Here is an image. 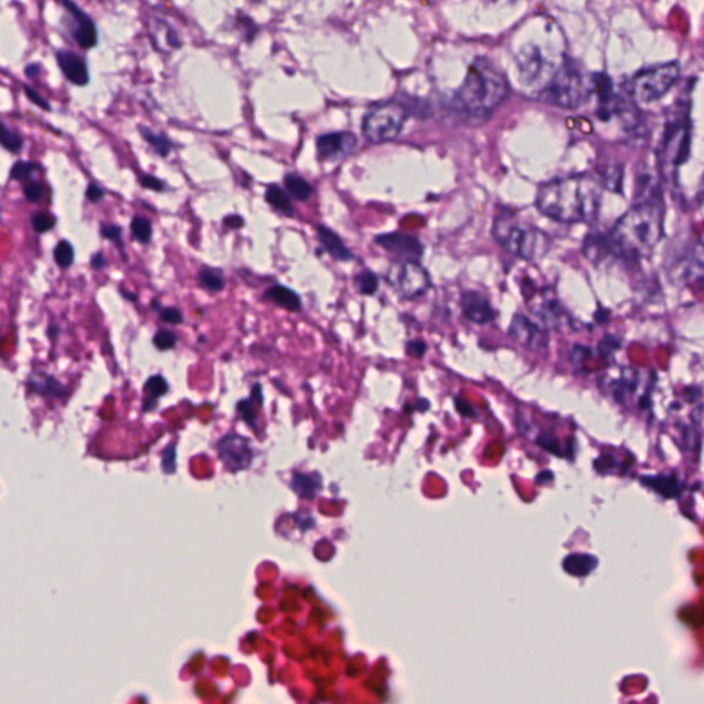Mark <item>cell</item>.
<instances>
[{
	"label": "cell",
	"mask_w": 704,
	"mask_h": 704,
	"mask_svg": "<svg viewBox=\"0 0 704 704\" xmlns=\"http://www.w3.org/2000/svg\"><path fill=\"white\" fill-rule=\"evenodd\" d=\"M603 183L592 175H575L544 183L537 194V207L561 223H589L600 211Z\"/></svg>",
	"instance_id": "cell-1"
},
{
	"label": "cell",
	"mask_w": 704,
	"mask_h": 704,
	"mask_svg": "<svg viewBox=\"0 0 704 704\" xmlns=\"http://www.w3.org/2000/svg\"><path fill=\"white\" fill-rule=\"evenodd\" d=\"M663 226L664 204L656 189L639 198L608 234L612 255L627 260L649 256L663 237Z\"/></svg>",
	"instance_id": "cell-2"
},
{
	"label": "cell",
	"mask_w": 704,
	"mask_h": 704,
	"mask_svg": "<svg viewBox=\"0 0 704 704\" xmlns=\"http://www.w3.org/2000/svg\"><path fill=\"white\" fill-rule=\"evenodd\" d=\"M520 81L524 89L540 98L551 78L567 61L563 32L547 21L542 37H530L515 51Z\"/></svg>",
	"instance_id": "cell-3"
},
{
	"label": "cell",
	"mask_w": 704,
	"mask_h": 704,
	"mask_svg": "<svg viewBox=\"0 0 704 704\" xmlns=\"http://www.w3.org/2000/svg\"><path fill=\"white\" fill-rule=\"evenodd\" d=\"M504 72L488 58H476L456 94L461 110L473 117H488L509 95Z\"/></svg>",
	"instance_id": "cell-4"
},
{
	"label": "cell",
	"mask_w": 704,
	"mask_h": 704,
	"mask_svg": "<svg viewBox=\"0 0 704 704\" xmlns=\"http://www.w3.org/2000/svg\"><path fill=\"white\" fill-rule=\"evenodd\" d=\"M492 235L505 250L526 260L544 257L550 248V238L544 232L519 223L512 216H498L492 225Z\"/></svg>",
	"instance_id": "cell-5"
},
{
	"label": "cell",
	"mask_w": 704,
	"mask_h": 704,
	"mask_svg": "<svg viewBox=\"0 0 704 704\" xmlns=\"http://www.w3.org/2000/svg\"><path fill=\"white\" fill-rule=\"evenodd\" d=\"M593 92V78H586L582 71L567 58L540 95V99L558 108L575 109L585 105Z\"/></svg>",
	"instance_id": "cell-6"
},
{
	"label": "cell",
	"mask_w": 704,
	"mask_h": 704,
	"mask_svg": "<svg viewBox=\"0 0 704 704\" xmlns=\"http://www.w3.org/2000/svg\"><path fill=\"white\" fill-rule=\"evenodd\" d=\"M681 68L678 62H667L641 69L627 84L630 96L638 102H653L666 95L678 81Z\"/></svg>",
	"instance_id": "cell-7"
},
{
	"label": "cell",
	"mask_w": 704,
	"mask_h": 704,
	"mask_svg": "<svg viewBox=\"0 0 704 704\" xmlns=\"http://www.w3.org/2000/svg\"><path fill=\"white\" fill-rule=\"evenodd\" d=\"M407 120V109L399 102H386L375 106L363 119L362 132L373 144L395 139Z\"/></svg>",
	"instance_id": "cell-8"
},
{
	"label": "cell",
	"mask_w": 704,
	"mask_h": 704,
	"mask_svg": "<svg viewBox=\"0 0 704 704\" xmlns=\"http://www.w3.org/2000/svg\"><path fill=\"white\" fill-rule=\"evenodd\" d=\"M689 106L681 103L678 112H676L667 121L664 135L660 144V158L669 166L682 165L691 153V123H689Z\"/></svg>",
	"instance_id": "cell-9"
},
{
	"label": "cell",
	"mask_w": 704,
	"mask_h": 704,
	"mask_svg": "<svg viewBox=\"0 0 704 704\" xmlns=\"http://www.w3.org/2000/svg\"><path fill=\"white\" fill-rule=\"evenodd\" d=\"M387 280L395 292L403 299H415L424 295L431 286L428 271L417 261L411 260L393 264L387 274Z\"/></svg>",
	"instance_id": "cell-10"
},
{
	"label": "cell",
	"mask_w": 704,
	"mask_h": 704,
	"mask_svg": "<svg viewBox=\"0 0 704 704\" xmlns=\"http://www.w3.org/2000/svg\"><path fill=\"white\" fill-rule=\"evenodd\" d=\"M218 454L223 465L232 472L248 470L253 460L249 440L234 432L227 433L218 442Z\"/></svg>",
	"instance_id": "cell-11"
},
{
	"label": "cell",
	"mask_w": 704,
	"mask_h": 704,
	"mask_svg": "<svg viewBox=\"0 0 704 704\" xmlns=\"http://www.w3.org/2000/svg\"><path fill=\"white\" fill-rule=\"evenodd\" d=\"M704 274V249L699 245L687 248L671 264L670 280L674 284L685 285L696 281Z\"/></svg>",
	"instance_id": "cell-12"
},
{
	"label": "cell",
	"mask_w": 704,
	"mask_h": 704,
	"mask_svg": "<svg viewBox=\"0 0 704 704\" xmlns=\"http://www.w3.org/2000/svg\"><path fill=\"white\" fill-rule=\"evenodd\" d=\"M509 336L517 344L535 352H544L548 347V336L545 329L522 314L513 316L509 326Z\"/></svg>",
	"instance_id": "cell-13"
},
{
	"label": "cell",
	"mask_w": 704,
	"mask_h": 704,
	"mask_svg": "<svg viewBox=\"0 0 704 704\" xmlns=\"http://www.w3.org/2000/svg\"><path fill=\"white\" fill-rule=\"evenodd\" d=\"M358 145V139L351 132H330L316 139V151L322 160H337L348 156Z\"/></svg>",
	"instance_id": "cell-14"
},
{
	"label": "cell",
	"mask_w": 704,
	"mask_h": 704,
	"mask_svg": "<svg viewBox=\"0 0 704 704\" xmlns=\"http://www.w3.org/2000/svg\"><path fill=\"white\" fill-rule=\"evenodd\" d=\"M62 6L67 8V11H69V14L75 19L72 36L80 44V47L85 50L95 47L98 43V32L92 18L74 1L65 0L62 1Z\"/></svg>",
	"instance_id": "cell-15"
},
{
	"label": "cell",
	"mask_w": 704,
	"mask_h": 704,
	"mask_svg": "<svg viewBox=\"0 0 704 704\" xmlns=\"http://www.w3.org/2000/svg\"><path fill=\"white\" fill-rule=\"evenodd\" d=\"M377 243L391 253L406 257L407 260L414 261V259H420L424 252V246L420 239L414 235L403 234V233H388V234L377 237Z\"/></svg>",
	"instance_id": "cell-16"
},
{
	"label": "cell",
	"mask_w": 704,
	"mask_h": 704,
	"mask_svg": "<svg viewBox=\"0 0 704 704\" xmlns=\"http://www.w3.org/2000/svg\"><path fill=\"white\" fill-rule=\"evenodd\" d=\"M461 309L464 316L470 322L483 325L488 323L494 319L495 313L488 302V299L476 291H468L461 298Z\"/></svg>",
	"instance_id": "cell-17"
},
{
	"label": "cell",
	"mask_w": 704,
	"mask_h": 704,
	"mask_svg": "<svg viewBox=\"0 0 704 704\" xmlns=\"http://www.w3.org/2000/svg\"><path fill=\"white\" fill-rule=\"evenodd\" d=\"M641 483L663 498H678L684 491V483L676 474L641 476Z\"/></svg>",
	"instance_id": "cell-18"
},
{
	"label": "cell",
	"mask_w": 704,
	"mask_h": 704,
	"mask_svg": "<svg viewBox=\"0 0 704 704\" xmlns=\"http://www.w3.org/2000/svg\"><path fill=\"white\" fill-rule=\"evenodd\" d=\"M531 311L537 316L541 318V320L547 326H557L563 318V307L557 302L556 298L548 296L547 292H542L540 295L533 296V302L530 304Z\"/></svg>",
	"instance_id": "cell-19"
},
{
	"label": "cell",
	"mask_w": 704,
	"mask_h": 704,
	"mask_svg": "<svg viewBox=\"0 0 704 704\" xmlns=\"http://www.w3.org/2000/svg\"><path fill=\"white\" fill-rule=\"evenodd\" d=\"M58 64L65 74V76L69 78L76 85H85L89 81L88 69L85 65V61L72 51H58L57 54Z\"/></svg>",
	"instance_id": "cell-20"
},
{
	"label": "cell",
	"mask_w": 704,
	"mask_h": 704,
	"mask_svg": "<svg viewBox=\"0 0 704 704\" xmlns=\"http://www.w3.org/2000/svg\"><path fill=\"white\" fill-rule=\"evenodd\" d=\"M31 391L46 399H64L67 396L65 387L53 376L44 372H35L29 379Z\"/></svg>",
	"instance_id": "cell-21"
},
{
	"label": "cell",
	"mask_w": 704,
	"mask_h": 704,
	"mask_svg": "<svg viewBox=\"0 0 704 704\" xmlns=\"http://www.w3.org/2000/svg\"><path fill=\"white\" fill-rule=\"evenodd\" d=\"M597 564H599L597 557H594L592 554L572 553L564 558L563 568L567 574H569L572 576L583 578V576H587L593 569H596Z\"/></svg>",
	"instance_id": "cell-22"
},
{
	"label": "cell",
	"mask_w": 704,
	"mask_h": 704,
	"mask_svg": "<svg viewBox=\"0 0 704 704\" xmlns=\"http://www.w3.org/2000/svg\"><path fill=\"white\" fill-rule=\"evenodd\" d=\"M316 232H318V238H319L322 246L334 259L343 260V261L352 259L351 250L343 243L341 238L336 234L333 230H330L329 227H325V226H318Z\"/></svg>",
	"instance_id": "cell-23"
},
{
	"label": "cell",
	"mask_w": 704,
	"mask_h": 704,
	"mask_svg": "<svg viewBox=\"0 0 704 704\" xmlns=\"http://www.w3.org/2000/svg\"><path fill=\"white\" fill-rule=\"evenodd\" d=\"M291 486L299 497L313 499L322 488V477L319 473L295 472Z\"/></svg>",
	"instance_id": "cell-24"
},
{
	"label": "cell",
	"mask_w": 704,
	"mask_h": 704,
	"mask_svg": "<svg viewBox=\"0 0 704 704\" xmlns=\"http://www.w3.org/2000/svg\"><path fill=\"white\" fill-rule=\"evenodd\" d=\"M264 298L289 311H299L302 309V300L299 295L282 285H274L268 288Z\"/></svg>",
	"instance_id": "cell-25"
},
{
	"label": "cell",
	"mask_w": 704,
	"mask_h": 704,
	"mask_svg": "<svg viewBox=\"0 0 704 704\" xmlns=\"http://www.w3.org/2000/svg\"><path fill=\"white\" fill-rule=\"evenodd\" d=\"M583 253L593 263H599L604 260L607 256L612 255L608 235H587L583 243Z\"/></svg>",
	"instance_id": "cell-26"
},
{
	"label": "cell",
	"mask_w": 704,
	"mask_h": 704,
	"mask_svg": "<svg viewBox=\"0 0 704 704\" xmlns=\"http://www.w3.org/2000/svg\"><path fill=\"white\" fill-rule=\"evenodd\" d=\"M263 402V396H261V392H260V386L256 384L255 386V391L252 392V396L250 399H246V400H241L237 406L238 409V414L239 417L248 424L249 428L257 431V410H256V404H261Z\"/></svg>",
	"instance_id": "cell-27"
},
{
	"label": "cell",
	"mask_w": 704,
	"mask_h": 704,
	"mask_svg": "<svg viewBox=\"0 0 704 704\" xmlns=\"http://www.w3.org/2000/svg\"><path fill=\"white\" fill-rule=\"evenodd\" d=\"M266 200L270 205H273L277 211H280L281 214H284L286 216H292L295 214L293 204H292L289 196L286 194L285 190H282L277 184L268 186V189L266 191Z\"/></svg>",
	"instance_id": "cell-28"
},
{
	"label": "cell",
	"mask_w": 704,
	"mask_h": 704,
	"mask_svg": "<svg viewBox=\"0 0 704 704\" xmlns=\"http://www.w3.org/2000/svg\"><path fill=\"white\" fill-rule=\"evenodd\" d=\"M168 392V383L162 376H153L151 377L145 384V402H144V410L149 411L155 409L157 399L161 397Z\"/></svg>",
	"instance_id": "cell-29"
},
{
	"label": "cell",
	"mask_w": 704,
	"mask_h": 704,
	"mask_svg": "<svg viewBox=\"0 0 704 704\" xmlns=\"http://www.w3.org/2000/svg\"><path fill=\"white\" fill-rule=\"evenodd\" d=\"M284 182H285V187L291 193V196L299 201H307L313 196L311 184L299 175L289 173L285 176Z\"/></svg>",
	"instance_id": "cell-30"
},
{
	"label": "cell",
	"mask_w": 704,
	"mask_h": 704,
	"mask_svg": "<svg viewBox=\"0 0 704 704\" xmlns=\"http://www.w3.org/2000/svg\"><path fill=\"white\" fill-rule=\"evenodd\" d=\"M139 131H141L142 137L156 149V152L160 156L165 157L169 155V152L172 149V145H171V142L168 141L166 137L156 134L151 128L144 127V126L139 127Z\"/></svg>",
	"instance_id": "cell-31"
},
{
	"label": "cell",
	"mask_w": 704,
	"mask_h": 704,
	"mask_svg": "<svg viewBox=\"0 0 704 704\" xmlns=\"http://www.w3.org/2000/svg\"><path fill=\"white\" fill-rule=\"evenodd\" d=\"M355 285L362 295H375L379 289V278L370 271H363L355 277Z\"/></svg>",
	"instance_id": "cell-32"
},
{
	"label": "cell",
	"mask_w": 704,
	"mask_h": 704,
	"mask_svg": "<svg viewBox=\"0 0 704 704\" xmlns=\"http://www.w3.org/2000/svg\"><path fill=\"white\" fill-rule=\"evenodd\" d=\"M0 142L3 145L4 149L12 152V153H17L21 151L22 148V144H24V139L19 134L14 132L12 130H10L6 123H1V130H0Z\"/></svg>",
	"instance_id": "cell-33"
},
{
	"label": "cell",
	"mask_w": 704,
	"mask_h": 704,
	"mask_svg": "<svg viewBox=\"0 0 704 704\" xmlns=\"http://www.w3.org/2000/svg\"><path fill=\"white\" fill-rule=\"evenodd\" d=\"M537 443L549 453L554 454V456H558V457H565V456H571L565 449L564 446H561L560 440L550 432H542L538 438H537Z\"/></svg>",
	"instance_id": "cell-34"
},
{
	"label": "cell",
	"mask_w": 704,
	"mask_h": 704,
	"mask_svg": "<svg viewBox=\"0 0 704 704\" xmlns=\"http://www.w3.org/2000/svg\"><path fill=\"white\" fill-rule=\"evenodd\" d=\"M54 259L58 263L60 267L67 268L74 263L75 259V250L69 241L62 239L58 242V245L54 249Z\"/></svg>",
	"instance_id": "cell-35"
},
{
	"label": "cell",
	"mask_w": 704,
	"mask_h": 704,
	"mask_svg": "<svg viewBox=\"0 0 704 704\" xmlns=\"http://www.w3.org/2000/svg\"><path fill=\"white\" fill-rule=\"evenodd\" d=\"M131 232H132L134 238H137L142 243H146L152 238V232H153L152 223L146 218L135 216L131 222Z\"/></svg>",
	"instance_id": "cell-36"
},
{
	"label": "cell",
	"mask_w": 704,
	"mask_h": 704,
	"mask_svg": "<svg viewBox=\"0 0 704 704\" xmlns=\"http://www.w3.org/2000/svg\"><path fill=\"white\" fill-rule=\"evenodd\" d=\"M594 468L597 472L603 473V474H610V473H615L618 472L619 468L622 470H626V465L622 464L619 460L614 458V456H610V454H603L600 456L596 461H594Z\"/></svg>",
	"instance_id": "cell-37"
},
{
	"label": "cell",
	"mask_w": 704,
	"mask_h": 704,
	"mask_svg": "<svg viewBox=\"0 0 704 704\" xmlns=\"http://www.w3.org/2000/svg\"><path fill=\"white\" fill-rule=\"evenodd\" d=\"M198 277H200V282L203 284V286H205L207 289H209L212 292H219L225 288L223 278L211 270H203Z\"/></svg>",
	"instance_id": "cell-38"
},
{
	"label": "cell",
	"mask_w": 704,
	"mask_h": 704,
	"mask_svg": "<svg viewBox=\"0 0 704 704\" xmlns=\"http://www.w3.org/2000/svg\"><path fill=\"white\" fill-rule=\"evenodd\" d=\"M54 225H55V219L46 212H36L32 216V226H33L35 232H37L40 234L51 230L54 227Z\"/></svg>",
	"instance_id": "cell-39"
},
{
	"label": "cell",
	"mask_w": 704,
	"mask_h": 704,
	"mask_svg": "<svg viewBox=\"0 0 704 704\" xmlns=\"http://www.w3.org/2000/svg\"><path fill=\"white\" fill-rule=\"evenodd\" d=\"M36 169H39V164L37 162L17 161L14 164V166L11 168V178L15 179V180H22V179L28 178V175L32 173Z\"/></svg>",
	"instance_id": "cell-40"
},
{
	"label": "cell",
	"mask_w": 704,
	"mask_h": 704,
	"mask_svg": "<svg viewBox=\"0 0 704 704\" xmlns=\"http://www.w3.org/2000/svg\"><path fill=\"white\" fill-rule=\"evenodd\" d=\"M176 340H178L176 334L173 332L165 330V329L158 330L155 336V344H156L157 348L161 351L173 348L176 344Z\"/></svg>",
	"instance_id": "cell-41"
},
{
	"label": "cell",
	"mask_w": 704,
	"mask_h": 704,
	"mask_svg": "<svg viewBox=\"0 0 704 704\" xmlns=\"http://www.w3.org/2000/svg\"><path fill=\"white\" fill-rule=\"evenodd\" d=\"M161 465H162V470H164L166 474H172V473H175V470H176V450H175V443H169V445H168V447L162 452Z\"/></svg>",
	"instance_id": "cell-42"
},
{
	"label": "cell",
	"mask_w": 704,
	"mask_h": 704,
	"mask_svg": "<svg viewBox=\"0 0 704 704\" xmlns=\"http://www.w3.org/2000/svg\"><path fill=\"white\" fill-rule=\"evenodd\" d=\"M24 193H25V197L31 201V203H37L42 200L43 194H44V186L40 183V182H29L25 189H24Z\"/></svg>",
	"instance_id": "cell-43"
},
{
	"label": "cell",
	"mask_w": 704,
	"mask_h": 704,
	"mask_svg": "<svg viewBox=\"0 0 704 704\" xmlns=\"http://www.w3.org/2000/svg\"><path fill=\"white\" fill-rule=\"evenodd\" d=\"M619 348V341L615 338V337H611V336H607L604 337L600 344H599V351L600 354L604 357V358H608L611 357V354L614 351H617Z\"/></svg>",
	"instance_id": "cell-44"
},
{
	"label": "cell",
	"mask_w": 704,
	"mask_h": 704,
	"mask_svg": "<svg viewBox=\"0 0 704 704\" xmlns=\"http://www.w3.org/2000/svg\"><path fill=\"white\" fill-rule=\"evenodd\" d=\"M101 233H102V235H103L105 238L112 239V241H114L117 245H121V246H123V243H121V233H123V230H121V227H120V226L113 225V223L103 225V226H102V229H101Z\"/></svg>",
	"instance_id": "cell-45"
},
{
	"label": "cell",
	"mask_w": 704,
	"mask_h": 704,
	"mask_svg": "<svg viewBox=\"0 0 704 704\" xmlns=\"http://www.w3.org/2000/svg\"><path fill=\"white\" fill-rule=\"evenodd\" d=\"M160 318H161V320H164L166 323H173V325H178L183 320V315L175 307L162 309L160 311Z\"/></svg>",
	"instance_id": "cell-46"
},
{
	"label": "cell",
	"mask_w": 704,
	"mask_h": 704,
	"mask_svg": "<svg viewBox=\"0 0 704 704\" xmlns=\"http://www.w3.org/2000/svg\"><path fill=\"white\" fill-rule=\"evenodd\" d=\"M24 88H25V94L28 95V98L31 99V102H33L35 105H37L39 108H42V109H44V110H47V112L51 109V106H50V103L47 102V99H44L42 95H39V94H37V92H36L32 87H29V85H24Z\"/></svg>",
	"instance_id": "cell-47"
},
{
	"label": "cell",
	"mask_w": 704,
	"mask_h": 704,
	"mask_svg": "<svg viewBox=\"0 0 704 704\" xmlns=\"http://www.w3.org/2000/svg\"><path fill=\"white\" fill-rule=\"evenodd\" d=\"M407 352L414 358H421L427 352V343L422 340H413L407 343Z\"/></svg>",
	"instance_id": "cell-48"
},
{
	"label": "cell",
	"mask_w": 704,
	"mask_h": 704,
	"mask_svg": "<svg viewBox=\"0 0 704 704\" xmlns=\"http://www.w3.org/2000/svg\"><path fill=\"white\" fill-rule=\"evenodd\" d=\"M105 196V191L101 186H96L94 183H91L88 187H87V191H85V197L88 201L91 203H96L99 201L102 197Z\"/></svg>",
	"instance_id": "cell-49"
},
{
	"label": "cell",
	"mask_w": 704,
	"mask_h": 704,
	"mask_svg": "<svg viewBox=\"0 0 704 704\" xmlns=\"http://www.w3.org/2000/svg\"><path fill=\"white\" fill-rule=\"evenodd\" d=\"M141 184L146 189H151V190H155V191H161L162 190V183L160 179H157L156 176H152V175H144L141 178Z\"/></svg>",
	"instance_id": "cell-50"
},
{
	"label": "cell",
	"mask_w": 704,
	"mask_h": 704,
	"mask_svg": "<svg viewBox=\"0 0 704 704\" xmlns=\"http://www.w3.org/2000/svg\"><path fill=\"white\" fill-rule=\"evenodd\" d=\"M456 407L458 409V411L464 415V417H476V411L474 409L470 406L468 402H465L463 397L457 396L456 399Z\"/></svg>",
	"instance_id": "cell-51"
},
{
	"label": "cell",
	"mask_w": 704,
	"mask_h": 704,
	"mask_svg": "<svg viewBox=\"0 0 704 704\" xmlns=\"http://www.w3.org/2000/svg\"><path fill=\"white\" fill-rule=\"evenodd\" d=\"M239 24L243 25L245 28H248V31H246L248 39L246 40H252L255 37V35H256V25H255V22L250 18H248V17H242L239 19Z\"/></svg>",
	"instance_id": "cell-52"
},
{
	"label": "cell",
	"mask_w": 704,
	"mask_h": 704,
	"mask_svg": "<svg viewBox=\"0 0 704 704\" xmlns=\"http://www.w3.org/2000/svg\"><path fill=\"white\" fill-rule=\"evenodd\" d=\"M106 264H108V260H106V257H105V255L102 252L95 253L92 256V259H91V266L95 270H101V268L106 267Z\"/></svg>",
	"instance_id": "cell-53"
},
{
	"label": "cell",
	"mask_w": 704,
	"mask_h": 704,
	"mask_svg": "<svg viewBox=\"0 0 704 704\" xmlns=\"http://www.w3.org/2000/svg\"><path fill=\"white\" fill-rule=\"evenodd\" d=\"M225 225L227 227H230V229H235L237 230V229H241L245 225V222H243V218H241L238 215H230V216H227L225 219Z\"/></svg>",
	"instance_id": "cell-54"
},
{
	"label": "cell",
	"mask_w": 704,
	"mask_h": 704,
	"mask_svg": "<svg viewBox=\"0 0 704 704\" xmlns=\"http://www.w3.org/2000/svg\"><path fill=\"white\" fill-rule=\"evenodd\" d=\"M553 480V473L549 472V470H544L541 472L538 476H537V483L540 484H545V483H550Z\"/></svg>",
	"instance_id": "cell-55"
},
{
	"label": "cell",
	"mask_w": 704,
	"mask_h": 704,
	"mask_svg": "<svg viewBox=\"0 0 704 704\" xmlns=\"http://www.w3.org/2000/svg\"><path fill=\"white\" fill-rule=\"evenodd\" d=\"M39 71H40V67H39L37 64H31V65H28V67H26L25 74H26V76H29V78H35V76L39 74Z\"/></svg>",
	"instance_id": "cell-56"
},
{
	"label": "cell",
	"mask_w": 704,
	"mask_h": 704,
	"mask_svg": "<svg viewBox=\"0 0 704 704\" xmlns=\"http://www.w3.org/2000/svg\"><path fill=\"white\" fill-rule=\"evenodd\" d=\"M168 43H169L172 47H180V42L178 40L176 33H173V32H169V33H168Z\"/></svg>",
	"instance_id": "cell-57"
},
{
	"label": "cell",
	"mask_w": 704,
	"mask_h": 704,
	"mask_svg": "<svg viewBox=\"0 0 704 704\" xmlns=\"http://www.w3.org/2000/svg\"><path fill=\"white\" fill-rule=\"evenodd\" d=\"M120 292H121V295H123L126 299H128V300H137V296H135L134 293H130V292H127V291H124V289H121Z\"/></svg>",
	"instance_id": "cell-58"
}]
</instances>
